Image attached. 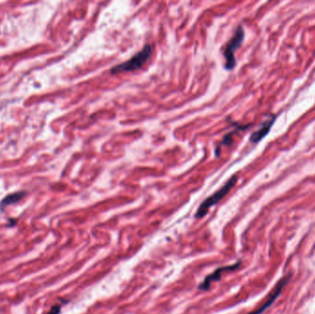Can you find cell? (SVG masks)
Listing matches in <instances>:
<instances>
[{"instance_id": "cell-5", "label": "cell", "mask_w": 315, "mask_h": 314, "mask_svg": "<svg viewBox=\"0 0 315 314\" xmlns=\"http://www.w3.org/2000/svg\"><path fill=\"white\" fill-rule=\"evenodd\" d=\"M289 279H290V276H285V277L277 284V286H276L273 290H272V292L269 294V296H268V298H267L266 302L262 304L260 308H258L257 309H255V310H253L252 312H250V313L248 314H262L266 309H268V308L275 302V300L277 299V298L279 297V295H280L284 287L289 282Z\"/></svg>"}, {"instance_id": "cell-8", "label": "cell", "mask_w": 315, "mask_h": 314, "mask_svg": "<svg viewBox=\"0 0 315 314\" xmlns=\"http://www.w3.org/2000/svg\"><path fill=\"white\" fill-rule=\"evenodd\" d=\"M61 309H62V306L60 304H56L54 305L51 309L48 311L47 314H60L61 312Z\"/></svg>"}, {"instance_id": "cell-7", "label": "cell", "mask_w": 315, "mask_h": 314, "mask_svg": "<svg viewBox=\"0 0 315 314\" xmlns=\"http://www.w3.org/2000/svg\"><path fill=\"white\" fill-rule=\"evenodd\" d=\"M26 195V191H19V192H16V193H12V194L6 195L5 197L2 199L1 202H0V210L4 211L7 206L19 203Z\"/></svg>"}, {"instance_id": "cell-6", "label": "cell", "mask_w": 315, "mask_h": 314, "mask_svg": "<svg viewBox=\"0 0 315 314\" xmlns=\"http://www.w3.org/2000/svg\"><path fill=\"white\" fill-rule=\"evenodd\" d=\"M275 121H276V116H273V115H270L268 119L265 121L261 125V126L259 127L257 131L252 133L251 136H250V141L252 142V143H254V144L261 141L265 136H268L270 129L272 128V126H273Z\"/></svg>"}, {"instance_id": "cell-2", "label": "cell", "mask_w": 315, "mask_h": 314, "mask_svg": "<svg viewBox=\"0 0 315 314\" xmlns=\"http://www.w3.org/2000/svg\"><path fill=\"white\" fill-rule=\"evenodd\" d=\"M237 181H238L237 176L231 177L220 190H218L216 193L211 194L207 198H205V200L202 202V204H200L199 207H198V210L196 211L194 217H195L196 219H202V218H204V217L207 214V212H208L210 207H212V206L215 205V204H219L221 200L226 196L227 194L231 191V189L234 187V185L236 184Z\"/></svg>"}, {"instance_id": "cell-3", "label": "cell", "mask_w": 315, "mask_h": 314, "mask_svg": "<svg viewBox=\"0 0 315 314\" xmlns=\"http://www.w3.org/2000/svg\"><path fill=\"white\" fill-rule=\"evenodd\" d=\"M244 30L242 26L237 28L236 32L234 36L232 37L231 41L227 44L226 48L224 50V58H225V68L227 70H232L236 66V59H235V52L237 49L242 45V42L244 40Z\"/></svg>"}, {"instance_id": "cell-4", "label": "cell", "mask_w": 315, "mask_h": 314, "mask_svg": "<svg viewBox=\"0 0 315 314\" xmlns=\"http://www.w3.org/2000/svg\"><path fill=\"white\" fill-rule=\"evenodd\" d=\"M241 266V261L237 262L234 265H231V266H226V267H221L217 268L214 272L212 274H210L208 276H206V278L204 279V281L201 283L198 287V289L200 290H208L212 283L216 282V281H220L221 280V277H222V274L225 272H230V271H233V270H236Z\"/></svg>"}, {"instance_id": "cell-10", "label": "cell", "mask_w": 315, "mask_h": 314, "mask_svg": "<svg viewBox=\"0 0 315 314\" xmlns=\"http://www.w3.org/2000/svg\"><path fill=\"white\" fill-rule=\"evenodd\" d=\"M17 220H10V224L8 225V227H13V226H16Z\"/></svg>"}, {"instance_id": "cell-1", "label": "cell", "mask_w": 315, "mask_h": 314, "mask_svg": "<svg viewBox=\"0 0 315 314\" xmlns=\"http://www.w3.org/2000/svg\"><path fill=\"white\" fill-rule=\"evenodd\" d=\"M153 52V46L150 44H147L141 51L137 53L134 57H132L129 60L124 63L119 64L111 69V73L119 74L123 72H132L138 70L147 63L148 59L151 57Z\"/></svg>"}, {"instance_id": "cell-9", "label": "cell", "mask_w": 315, "mask_h": 314, "mask_svg": "<svg viewBox=\"0 0 315 314\" xmlns=\"http://www.w3.org/2000/svg\"><path fill=\"white\" fill-rule=\"evenodd\" d=\"M233 133L234 132H232V133H230V134H228L226 136H224V139H223V145H226V146H230L231 144V136L233 135Z\"/></svg>"}]
</instances>
